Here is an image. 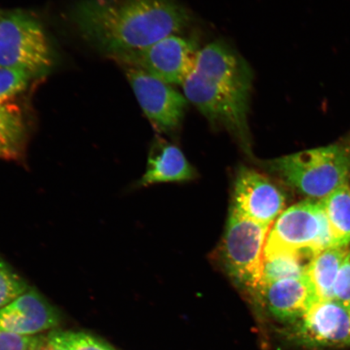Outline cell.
<instances>
[{
  "instance_id": "14",
  "label": "cell",
  "mask_w": 350,
  "mask_h": 350,
  "mask_svg": "<svg viewBox=\"0 0 350 350\" xmlns=\"http://www.w3.org/2000/svg\"><path fill=\"white\" fill-rule=\"evenodd\" d=\"M350 250L348 247H331L317 254L308 267L306 275L319 300L334 299L336 278Z\"/></svg>"
},
{
  "instance_id": "18",
  "label": "cell",
  "mask_w": 350,
  "mask_h": 350,
  "mask_svg": "<svg viewBox=\"0 0 350 350\" xmlns=\"http://www.w3.org/2000/svg\"><path fill=\"white\" fill-rule=\"evenodd\" d=\"M46 340L60 350H113L102 341L81 332H54Z\"/></svg>"
},
{
  "instance_id": "11",
  "label": "cell",
  "mask_w": 350,
  "mask_h": 350,
  "mask_svg": "<svg viewBox=\"0 0 350 350\" xmlns=\"http://www.w3.org/2000/svg\"><path fill=\"white\" fill-rule=\"evenodd\" d=\"M253 296L274 317L284 321L303 318L319 300L306 275L262 284Z\"/></svg>"
},
{
  "instance_id": "10",
  "label": "cell",
  "mask_w": 350,
  "mask_h": 350,
  "mask_svg": "<svg viewBox=\"0 0 350 350\" xmlns=\"http://www.w3.org/2000/svg\"><path fill=\"white\" fill-rule=\"evenodd\" d=\"M300 319L299 336L310 347H350V308L338 301L317 300Z\"/></svg>"
},
{
  "instance_id": "5",
  "label": "cell",
  "mask_w": 350,
  "mask_h": 350,
  "mask_svg": "<svg viewBox=\"0 0 350 350\" xmlns=\"http://www.w3.org/2000/svg\"><path fill=\"white\" fill-rule=\"evenodd\" d=\"M332 247L329 226L321 200L301 201L284 210L267 238L265 254L310 252Z\"/></svg>"
},
{
  "instance_id": "7",
  "label": "cell",
  "mask_w": 350,
  "mask_h": 350,
  "mask_svg": "<svg viewBox=\"0 0 350 350\" xmlns=\"http://www.w3.org/2000/svg\"><path fill=\"white\" fill-rule=\"evenodd\" d=\"M199 51L193 42L170 35L144 49L113 58L122 64L143 69L170 85H183L196 68Z\"/></svg>"
},
{
  "instance_id": "22",
  "label": "cell",
  "mask_w": 350,
  "mask_h": 350,
  "mask_svg": "<svg viewBox=\"0 0 350 350\" xmlns=\"http://www.w3.org/2000/svg\"><path fill=\"white\" fill-rule=\"evenodd\" d=\"M334 294V300L350 308V251L336 278Z\"/></svg>"
},
{
  "instance_id": "4",
  "label": "cell",
  "mask_w": 350,
  "mask_h": 350,
  "mask_svg": "<svg viewBox=\"0 0 350 350\" xmlns=\"http://www.w3.org/2000/svg\"><path fill=\"white\" fill-rule=\"evenodd\" d=\"M270 228L230 210L222 242L223 262L230 277L252 295L260 286Z\"/></svg>"
},
{
  "instance_id": "12",
  "label": "cell",
  "mask_w": 350,
  "mask_h": 350,
  "mask_svg": "<svg viewBox=\"0 0 350 350\" xmlns=\"http://www.w3.org/2000/svg\"><path fill=\"white\" fill-rule=\"evenodd\" d=\"M58 323V312L32 288L0 310L1 332L30 336L50 329Z\"/></svg>"
},
{
  "instance_id": "13",
  "label": "cell",
  "mask_w": 350,
  "mask_h": 350,
  "mask_svg": "<svg viewBox=\"0 0 350 350\" xmlns=\"http://www.w3.org/2000/svg\"><path fill=\"white\" fill-rule=\"evenodd\" d=\"M195 176V170L183 152L174 144L159 139L151 148L141 185L188 181Z\"/></svg>"
},
{
  "instance_id": "1",
  "label": "cell",
  "mask_w": 350,
  "mask_h": 350,
  "mask_svg": "<svg viewBox=\"0 0 350 350\" xmlns=\"http://www.w3.org/2000/svg\"><path fill=\"white\" fill-rule=\"evenodd\" d=\"M75 20L88 40L116 57L177 35L191 16L176 0H85Z\"/></svg>"
},
{
  "instance_id": "23",
  "label": "cell",
  "mask_w": 350,
  "mask_h": 350,
  "mask_svg": "<svg viewBox=\"0 0 350 350\" xmlns=\"http://www.w3.org/2000/svg\"><path fill=\"white\" fill-rule=\"evenodd\" d=\"M37 350H60L58 348L54 347L49 342H48L47 340H46L45 343H44L41 347H39Z\"/></svg>"
},
{
  "instance_id": "20",
  "label": "cell",
  "mask_w": 350,
  "mask_h": 350,
  "mask_svg": "<svg viewBox=\"0 0 350 350\" xmlns=\"http://www.w3.org/2000/svg\"><path fill=\"white\" fill-rule=\"evenodd\" d=\"M33 75L23 70L0 67V105L23 91Z\"/></svg>"
},
{
  "instance_id": "8",
  "label": "cell",
  "mask_w": 350,
  "mask_h": 350,
  "mask_svg": "<svg viewBox=\"0 0 350 350\" xmlns=\"http://www.w3.org/2000/svg\"><path fill=\"white\" fill-rule=\"evenodd\" d=\"M122 65L139 106L154 128L165 133L177 130L187 108L185 96L143 69Z\"/></svg>"
},
{
  "instance_id": "19",
  "label": "cell",
  "mask_w": 350,
  "mask_h": 350,
  "mask_svg": "<svg viewBox=\"0 0 350 350\" xmlns=\"http://www.w3.org/2000/svg\"><path fill=\"white\" fill-rule=\"evenodd\" d=\"M28 290L24 280L0 260V310L18 299Z\"/></svg>"
},
{
  "instance_id": "21",
  "label": "cell",
  "mask_w": 350,
  "mask_h": 350,
  "mask_svg": "<svg viewBox=\"0 0 350 350\" xmlns=\"http://www.w3.org/2000/svg\"><path fill=\"white\" fill-rule=\"evenodd\" d=\"M46 340L43 336H22L0 331V350H37Z\"/></svg>"
},
{
  "instance_id": "9",
  "label": "cell",
  "mask_w": 350,
  "mask_h": 350,
  "mask_svg": "<svg viewBox=\"0 0 350 350\" xmlns=\"http://www.w3.org/2000/svg\"><path fill=\"white\" fill-rule=\"evenodd\" d=\"M284 207L282 192L269 178L253 169L239 170L232 208L253 221L271 226Z\"/></svg>"
},
{
  "instance_id": "17",
  "label": "cell",
  "mask_w": 350,
  "mask_h": 350,
  "mask_svg": "<svg viewBox=\"0 0 350 350\" xmlns=\"http://www.w3.org/2000/svg\"><path fill=\"white\" fill-rule=\"evenodd\" d=\"M316 256L310 252L264 253L260 286L280 280L304 277Z\"/></svg>"
},
{
  "instance_id": "3",
  "label": "cell",
  "mask_w": 350,
  "mask_h": 350,
  "mask_svg": "<svg viewBox=\"0 0 350 350\" xmlns=\"http://www.w3.org/2000/svg\"><path fill=\"white\" fill-rule=\"evenodd\" d=\"M268 166L287 185L321 200L348 185L350 159L342 148L329 146L284 156L269 161Z\"/></svg>"
},
{
  "instance_id": "2",
  "label": "cell",
  "mask_w": 350,
  "mask_h": 350,
  "mask_svg": "<svg viewBox=\"0 0 350 350\" xmlns=\"http://www.w3.org/2000/svg\"><path fill=\"white\" fill-rule=\"evenodd\" d=\"M253 77L221 69L191 74L183 85L188 102L195 105L213 125L230 131L248 150V112Z\"/></svg>"
},
{
  "instance_id": "24",
  "label": "cell",
  "mask_w": 350,
  "mask_h": 350,
  "mask_svg": "<svg viewBox=\"0 0 350 350\" xmlns=\"http://www.w3.org/2000/svg\"><path fill=\"white\" fill-rule=\"evenodd\" d=\"M1 14H2V12H1V11H0V16H1Z\"/></svg>"
},
{
  "instance_id": "16",
  "label": "cell",
  "mask_w": 350,
  "mask_h": 350,
  "mask_svg": "<svg viewBox=\"0 0 350 350\" xmlns=\"http://www.w3.org/2000/svg\"><path fill=\"white\" fill-rule=\"evenodd\" d=\"M329 226L332 247L350 243V188L345 185L321 200Z\"/></svg>"
},
{
  "instance_id": "15",
  "label": "cell",
  "mask_w": 350,
  "mask_h": 350,
  "mask_svg": "<svg viewBox=\"0 0 350 350\" xmlns=\"http://www.w3.org/2000/svg\"><path fill=\"white\" fill-rule=\"evenodd\" d=\"M26 128L18 107L0 105V160H19L24 154Z\"/></svg>"
},
{
  "instance_id": "6",
  "label": "cell",
  "mask_w": 350,
  "mask_h": 350,
  "mask_svg": "<svg viewBox=\"0 0 350 350\" xmlns=\"http://www.w3.org/2000/svg\"><path fill=\"white\" fill-rule=\"evenodd\" d=\"M51 54L39 21L22 11L0 16V67L34 74L51 67Z\"/></svg>"
}]
</instances>
